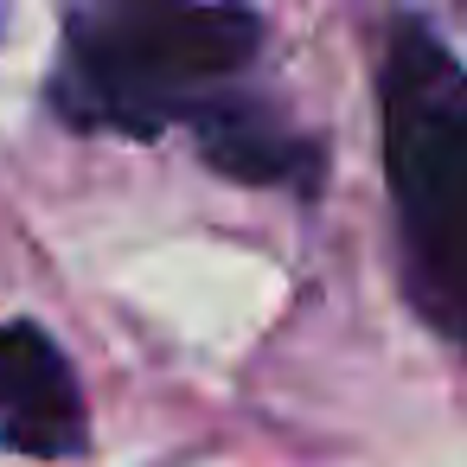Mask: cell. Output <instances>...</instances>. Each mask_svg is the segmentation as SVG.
Returning <instances> with one entry per match:
<instances>
[{"mask_svg": "<svg viewBox=\"0 0 467 467\" xmlns=\"http://www.w3.org/2000/svg\"><path fill=\"white\" fill-rule=\"evenodd\" d=\"M0 441L39 461L84 448V397L65 371V352L26 320L0 327Z\"/></svg>", "mask_w": 467, "mask_h": 467, "instance_id": "obj_3", "label": "cell"}, {"mask_svg": "<svg viewBox=\"0 0 467 467\" xmlns=\"http://www.w3.org/2000/svg\"><path fill=\"white\" fill-rule=\"evenodd\" d=\"M263 20L244 7H97L71 20V71L58 109L78 122L154 135L167 116H192L231 71L250 65Z\"/></svg>", "mask_w": 467, "mask_h": 467, "instance_id": "obj_2", "label": "cell"}, {"mask_svg": "<svg viewBox=\"0 0 467 467\" xmlns=\"http://www.w3.org/2000/svg\"><path fill=\"white\" fill-rule=\"evenodd\" d=\"M378 122L416 307L467 346V71L422 20L390 33Z\"/></svg>", "mask_w": 467, "mask_h": 467, "instance_id": "obj_1", "label": "cell"}, {"mask_svg": "<svg viewBox=\"0 0 467 467\" xmlns=\"http://www.w3.org/2000/svg\"><path fill=\"white\" fill-rule=\"evenodd\" d=\"M192 129H199V148L218 173L244 180V186H288V180H307L314 173V148L295 141L288 129H275L256 103H224V97H205L192 109Z\"/></svg>", "mask_w": 467, "mask_h": 467, "instance_id": "obj_4", "label": "cell"}]
</instances>
